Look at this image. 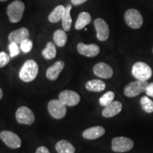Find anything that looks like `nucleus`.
Here are the masks:
<instances>
[{
	"label": "nucleus",
	"instance_id": "f257e3e1",
	"mask_svg": "<svg viewBox=\"0 0 153 153\" xmlns=\"http://www.w3.org/2000/svg\"><path fill=\"white\" fill-rule=\"evenodd\" d=\"M38 73V65L35 60H28L23 65L19 77L25 82H30L36 79Z\"/></svg>",
	"mask_w": 153,
	"mask_h": 153
},
{
	"label": "nucleus",
	"instance_id": "f03ea898",
	"mask_svg": "<svg viewBox=\"0 0 153 153\" xmlns=\"http://www.w3.org/2000/svg\"><path fill=\"white\" fill-rule=\"evenodd\" d=\"M132 74L137 80L148 81L152 75V70L147 63L137 62L132 68Z\"/></svg>",
	"mask_w": 153,
	"mask_h": 153
},
{
	"label": "nucleus",
	"instance_id": "7ed1b4c3",
	"mask_svg": "<svg viewBox=\"0 0 153 153\" xmlns=\"http://www.w3.org/2000/svg\"><path fill=\"white\" fill-rule=\"evenodd\" d=\"M25 10V5L24 2L20 0H16L12 1L7 7V13L9 20L11 23H17L20 22L22 19Z\"/></svg>",
	"mask_w": 153,
	"mask_h": 153
},
{
	"label": "nucleus",
	"instance_id": "20e7f679",
	"mask_svg": "<svg viewBox=\"0 0 153 153\" xmlns=\"http://www.w3.org/2000/svg\"><path fill=\"white\" fill-rule=\"evenodd\" d=\"M124 19L126 24L133 29H138L143 24L142 14L135 9H128L124 14Z\"/></svg>",
	"mask_w": 153,
	"mask_h": 153
},
{
	"label": "nucleus",
	"instance_id": "39448f33",
	"mask_svg": "<svg viewBox=\"0 0 153 153\" xmlns=\"http://www.w3.org/2000/svg\"><path fill=\"white\" fill-rule=\"evenodd\" d=\"M148 85L149 83L148 81L135 80L126 86L124 89V94L126 97H130V98L137 97L141 93L146 91Z\"/></svg>",
	"mask_w": 153,
	"mask_h": 153
},
{
	"label": "nucleus",
	"instance_id": "423d86ee",
	"mask_svg": "<svg viewBox=\"0 0 153 153\" xmlns=\"http://www.w3.org/2000/svg\"><path fill=\"white\" fill-rule=\"evenodd\" d=\"M112 150L116 152H126L131 150L134 143L131 139L126 137H116L112 139Z\"/></svg>",
	"mask_w": 153,
	"mask_h": 153
},
{
	"label": "nucleus",
	"instance_id": "0eeeda50",
	"mask_svg": "<svg viewBox=\"0 0 153 153\" xmlns=\"http://www.w3.org/2000/svg\"><path fill=\"white\" fill-rule=\"evenodd\" d=\"M49 114L55 119H60L66 115V106L59 99H53L48 104Z\"/></svg>",
	"mask_w": 153,
	"mask_h": 153
},
{
	"label": "nucleus",
	"instance_id": "6e6552de",
	"mask_svg": "<svg viewBox=\"0 0 153 153\" xmlns=\"http://www.w3.org/2000/svg\"><path fill=\"white\" fill-rule=\"evenodd\" d=\"M16 118L18 123L30 126L33 123L35 116L29 108L26 106H21L16 111Z\"/></svg>",
	"mask_w": 153,
	"mask_h": 153
},
{
	"label": "nucleus",
	"instance_id": "1a4fd4ad",
	"mask_svg": "<svg viewBox=\"0 0 153 153\" xmlns=\"http://www.w3.org/2000/svg\"><path fill=\"white\" fill-rule=\"evenodd\" d=\"M0 138L10 148L17 149L22 145V140L19 135L11 131H1L0 133Z\"/></svg>",
	"mask_w": 153,
	"mask_h": 153
},
{
	"label": "nucleus",
	"instance_id": "9d476101",
	"mask_svg": "<svg viewBox=\"0 0 153 153\" xmlns=\"http://www.w3.org/2000/svg\"><path fill=\"white\" fill-rule=\"evenodd\" d=\"M95 29L97 30V37L100 41H106L109 37L110 30L108 25L103 19L97 18L94 22Z\"/></svg>",
	"mask_w": 153,
	"mask_h": 153
},
{
	"label": "nucleus",
	"instance_id": "9b49d317",
	"mask_svg": "<svg viewBox=\"0 0 153 153\" xmlns=\"http://www.w3.org/2000/svg\"><path fill=\"white\" fill-rule=\"evenodd\" d=\"M59 100L65 106H74L80 101V96L78 93L72 90H64L59 94Z\"/></svg>",
	"mask_w": 153,
	"mask_h": 153
},
{
	"label": "nucleus",
	"instance_id": "f8f14e48",
	"mask_svg": "<svg viewBox=\"0 0 153 153\" xmlns=\"http://www.w3.org/2000/svg\"><path fill=\"white\" fill-rule=\"evenodd\" d=\"M76 49L79 54L89 57L97 56L100 52V48L97 44H85L83 43H79Z\"/></svg>",
	"mask_w": 153,
	"mask_h": 153
},
{
	"label": "nucleus",
	"instance_id": "ddd939ff",
	"mask_svg": "<svg viewBox=\"0 0 153 153\" xmlns=\"http://www.w3.org/2000/svg\"><path fill=\"white\" fill-rule=\"evenodd\" d=\"M93 72L96 76L102 79H110L114 74L111 67L105 62H99L96 64L93 68Z\"/></svg>",
	"mask_w": 153,
	"mask_h": 153
},
{
	"label": "nucleus",
	"instance_id": "4468645a",
	"mask_svg": "<svg viewBox=\"0 0 153 153\" xmlns=\"http://www.w3.org/2000/svg\"><path fill=\"white\" fill-rule=\"evenodd\" d=\"M30 33L28 28L22 27L11 32L8 36V39L10 43H15L20 45L24 40L28 39Z\"/></svg>",
	"mask_w": 153,
	"mask_h": 153
},
{
	"label": "nucleus",
	"instance_id": "2eb2a0df",
	"mask_svg": "<svg viewBox=\"0 0 153 153\" xmlns=\"http://www.w3.org/2000/svg\"><path fill=\"white\" fill-rule=\"evenodd\" d=\"M65 68V63L62 60L55 62L53 65L49 67L46 70L47 78L51 81H55L58 78L60 72Z\"/></svg>",
	"mask_w": 153,
	"mask_h": 153
},
{
	"label": "nucleus",
	"instance_id": "dca6fc26",
	"mask_svg": "<svg viewBox=\"0 0 153 153\" xmlns=\"http://www.w3.org/2000/svg\"><path fill=\"white\" fill-rule=\"evenodd\" d=\"M123 105L118 101H113L111 104L105 106L102 111V116L105 118H111L116 116L121 111Z\"/></svg>",
	"mask_w": 153,
	"mask_h": 153
},
{
	"label": "nucleus",
	"instance_id": "f3484780",
	"mask_svg": "<svg viewBox=\"0 0 153 153\" xmlns=\"http://www.w3.org/2000/svg\"><path fill=\"white\" fill-rule=\"evenodd\" d=\"M105 129L102 126H94L86 129L82 133L84 138L87 140H94L104 135Z\"/></svg>",
	"mask_w": 153,
	"mask_h": 153
},
{
	"label": "nucleus",
	"instance_id": "a211bd4d",
	"mask_svg": "<svg viewBox=\"0 0 153 153\" xmlns=\"http://www.w3.org/2000/svg\"><path fill=\"white\" fill-rule=\"evenodd\" d=\"M86 89L89 91L100 92L104 91L106 88V84L100 79H91L88 81L85 85Z\"/></svg>",
	"mask_w": 153,
	"mask_h": 153
},
{
	"label": "nucleus",
	"instance_id": "6ab92c4d",
	"mask_svg": "<svg viewBox=\"0 0 153 153\" xmlns=\"http://www.w3.org/2000/svg\"><path fill=\"white\" fill-rule=\"evenodd\" d=\"M91 21V17L89 13L83 11L81 12L78 16L75 23V28L76 30H82L87 26L88 24H90Z\"/></svg>",
	"mask_w": 153,
	"mask_h": 153
},
{
	"label": "nucleus",
	"instance_id": "aec40b11",
	"mask_svg": "<svg viewBox=\"0 0 153 153\" xmlns=\"http://www.w3.org/2000/svg\"><path fill=\"white\" fill-rule=\"evenodd\" d=\"M55 150L57 153H74L75 152V148L68 140L58 141L55 145Z\"/></svg>",
	"mask_w": 153,
	"mask_h": 153
},
{
	"label": "nucleus",
	"instance_id": "412c9836",
	"mask_svg": "<svg viewBox=\"0 0 153 153\" xmlns=\"http://www.w3.org/2000/svg\"><path fill=\"white\" fill-rule=\"evenodd\" d=\"M72 10V5H68L65 7L64 11V14L62 15V24L63 30L65 31H69L71 28L72 20L71 18V15H70V12Z\"/></svg>",
	"mask_w": 153,
	"mask_h": 153
},
{
	"label": "nucleus",
	"instance_id": "4be33fe9",
	"mask_svg": "<svg viewBox=\"0 0 153 153\" xmlns=\"http://www.w3.org/2000/svg\"><path fill=\"white\" fill-rule=\"evenodd\" d=\"M65 7L62 5H59L51 11L48 16V20L51 23H57L62 20V15L64 14V11Z\"/></svg>",
	"mask_w": 153,
	"mask_h": 153
},
{
	"label": "nucleus",
	"instance_id": "5701e85b",
	"mask_svg": "<svg viewBox=\"0 0 153 153\" xmlns=\"http://www.w3.org/2000/svg\"><path fill=\"white\" fill-rule=\"evenodd\" d=\"M42 55L46 60H52L56 56V47L53 42H48L42 51Z\"/></svg>",
	"mask_w": 153,
	"mask_h": 153
},
{
	"label": "nucleus",
	"instance_id": "b1692460",
	"mask_svg": "<svg viewBox=\"0 0 153 153\" xmlns=\"http://www.w3.org/2000/svg\"><path fill=\"white\" fill-rule=\"evenodd\" d=\"M67 34L65 30L57 29L55 30L54 35H53V40L55 45L59 47H62L65 45L67 43Z\"/></svg>",
	"mask_w": 153,
	"mask_h": 153
},
{
	"label": "nucleus",
	"instance_id": "393cba45",
	"mask_svg": "<svg viewBox=\"0 0 153 153\" xmlns=\"http://www.w3.org/2000/svg\"><path fill=\"white\" fill-rule=\"evenodd\" d=\"M140 104L145 112L151 114L153 112V101L147 96H144L140 99Z\"/></svg>",
	"mask_w": 153,
	"mask_h": 153
},
{
	"label": "nucleus",
	"instance_id": "a878e982",
	"mask_svg": "<svg viewBox=\"0 0 153 153\" xmlns=\"http://www.w3.org/2000/svg\"><path fill=\"white\" fill-rule=\"evenodd\" d=\"M115 94L111 91H107L99 99V104L102 106H106L114 101Z\"/></svg>",
	"mask_w": 153,
	"mask_h": 153
},
{
	"label": "nucleus",
	"instance_id": "bb28decb",
	"mask_svg": "<svg viewBox=\"0 0 153 153\" xmlns=\"http://www.w3.org/2000/svg\"><path fill=\"white\" fill-rule=\"evenodd\" d=\"M20 48L25 53H29L33 48V42L30 39H26L20 44Z\"/></svg>",
	"mask_w": 153,
	"mask_h": 153
},
{
	"label": "nucleus",
	"instance_id": "cd10ccee",
	"mask_svg": "<svg viewBox=\"0 0 153 153\" xmlns=\"http://www.w3.org/2000/svg\"><path fill=\"white\" fill-rule=\"evenodd\" d=\"M9 49L10 51V57H14L18 55L20 53V47L18 44L15 43H10L9 45Z\"/></svg>",
	"mask_w": 153,
	"mask_h": 153
},
{
	"label": "nucleus",
	"instance_id": "c85d7f7f",
	"mask_svg": "<svg viewBox=\"0 0 153 153\" xmlns=\"http://www.w3.org/2000/svg\"><path fill=\"white\" fill-rule=\"evenodd\" d=\"M10 61V55L5 52L0 53V68H4Z\"/></svg>",
	"mask_w": 153,
	"mask_h": 153
},
{
	"label": "nucleus",
	"instance_id": "c756f323",
	"mask_svg": "<svg viewBox=\"0 0 153 153\" xmlns=\"http://www.w3.org/2000/svg\"><path fill=\"white\" fill-rule=\"evenodd\" d=\"M145 93H146L147 96L153 97V82H152V83H150V84H149L148 87H147Z\"/></svg>",
	"mask_w": 153,
	"mask_h": 153
},
{
	"label": "nucleus",
	"instance_id": "7c9ffc66",
	"mask_svg": "<svg viewBox=\"0 0 153 153\" xmlns=\"http://www.w3.org/2000/svg\"><path fill=\"white\" fill-rule=\"evenodd\" d=\"M36 153H51L49 152V150H48L47 148L44 146H41L39 148H37V150L36 151Z\"/></svg>",
	"mask_w": 153,
	"mask_h": 153
},
{
	"label": "nucleus",
	"instance_id": "2f4dec72",
	"mask_svg": "<svg viewBox=\"0 0 153 153\" xmlns=\"http://www.w3.org/2000/svg\"><path fill=\"white\" fill-rule=\"evenodd\" d=\"M87 0H71L72 4L74 5H80L82 4L85 3Z\"/></svg>",
	"mask_w": 153,
	"mask_h": 153
},
{
	"label": "nucleus",
	"instance_id": "473e14b6",
	"mask_svg": "<svg viewBox=\"0 0 153 153\" xmlns=\"http://www.w3.org/2000/svg\"><path fill=\"white\" fill-rule=\"evenodd\" d=\"M3 97V91H2V89H1V88L0 87V99H1Z\"/></svg>",
	"mask_w": 153,
	"mask_h": 153
},
{
	"label": "nucleus",
	"instance_id": "72a5a7b5",
	"mask_svg": "<svg viewBox=\"0 0 153 153\" xmlns=\"http://www.w3.org/2000/svg\"><path fill=\"white\" fill-rule=\"evenodd\" d=\"M7 0H0V1H1V2H4V1H7Z\"/></svg>",
	"mask_w": 153,
	"mask_h": 153
},
{
	"label": "nucleus",
	"instance_id": "f704fd0d",
	"mask_svg": "<svg viewBox=\"0 0 153 153\" xmlns=\"http://www.w3.org/2000/svg\"><path fill=\"white\" fill-rule=\"evenodd\" d=\"M152 53H153V48H152Z\"/></svg>",
	"mask_w": 153,
	"mask_h": 153
}]
</instances>
